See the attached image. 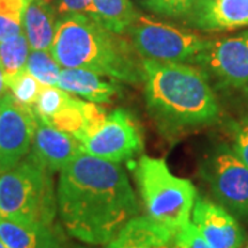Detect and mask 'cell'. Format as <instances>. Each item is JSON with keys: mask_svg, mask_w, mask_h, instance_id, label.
<instances>
[{"mask_svg": "<svg viewBox=\"0 0 248 248\" xmlns=\"http://www.w3.org/2000/svg\"><path fill=\"white\" fill-rule=\"evenodd\" d=\"M57 204L66 232L93 246L109 244L138 213L123 167L83 149L60 171Z\"/></svg>", "mask_w": 248, "mask_h": 248, "instance_id": "1", "label": "cell"}, {"mask_svg": "<svg viewBox=\"0 0 248 248\" xmlns=\"http://www.w3.org/2000/svg\"><path fill=\"white\" fill-rule=\"evenodd\" d=\"M142 66L146 108L163 133H185L218 119L219 104L202 68L152 60H142Z\"/></svg>", "mask_w": 248, "mask_h": 248, "instance_id": "2", "label": "cell"}, {"mask_svg": "<svg viewBox=\"0 0 248 248\" xmlns=\"http://www.w3.org/2000/svg\"><path fill=\"white\" fill-rule=\"evenodd\" d=\"M50 53L61 68L86 69L125 84L143 83L142 58L131 42L84 14H72L57 21Z\"/></svg>", "mask_w": 248, "mask_h": 248, "instance_id": "3", "label": "cell"}, {"mask_svg": "<svg viewBox=\"0 0 248 248\" xmlns=\"http://www.w3.org/2000/svg\"><path fill=\"white\" fill-rule=\"evenodd\" d=\"M148 217L174 231L190 222L196 202L195 185L175 177L166 161L152 156H140L128 161Z\"/></svg>", "mask_w": 248, "mask_h": 248, "instance_id": "4", "label": "cell"}, {"mask_svg": "<svg viewBox=\"0 0 248 248\" xmlns=\"http://www.w3.org/2000/svg\"><path fill=\"white\" fill-rule=\"evenodd\" d=\"M57 211L53 172L31 156L0 174V218L51 226Z\"/></svg>", "mask_w": 248, "mask_h": 248, "instance_id": "5", "label": "cell"}, {"mask_svg": "<svg viewBox=\"0 0 248 248\" xmlns=\"http://www.w3.org/2000/svg\"><path fill=\"white\" fill-rule=\"evenodd\" d=\"M127 33L142 60L157 62H195L208 43L193 31L140 16Z\"/></svg>", "mask_w": 248, "mask_h": 248, "instance_id": "6", "label": "cell"}, {"mask_svg": "<svg viewBox=\"0 0 248 248\" xmlns=\"http://www.w3.org/2000/svg\"><path fill=\"white\" fill-rule=\"evenodd\" d=\"M200 175L222 207L248 217V167L232 148L221 145L210 152L200 164Z\"/></svg>", "mask_w": 248, "mask_h": 248, "instance_id": "7", "label": "cell"}, {"mask_svg": "<svg viewBox=\"0 0 248 248\" xmlns=\"http://www.w3.org/2000/svg\"><path fill=\"white\" fill-rule=\"evenodd\" d=\"M195 63L223 89L248 93V29L221 40H208Z\"/></svg>", "mask_w": 248, "mask_h": 248, "instance_id": "8", "label": "cell"}, {"mask_svg": "<svg viewBox=\"0 0 248 248\" xmlns=\"http://www.w3.org/2000/svg\"><path fill=\"white\" fill-rule=\"evenodd\" d=\"M80 143L84 152L117 164L133 160L143 149L141 130L125 109L109 113L105 123Z\"/></svg>", "mask_w": 248, "mask_h": 248, "instance_id": "9", "label": "cell"}, {"mask_svg": "<svg viewBox=\"0 0 248 248\" xmlns=\"http://www.w3.org/2000/svg\"><path fill=\"white\" fill-rule=\"evenodd\" d=\"M36 123L33 108L18 104L9 93L0 99V174L14 169L29 155Z\"/></svg>", "mask_w": 248, "mask_h": 248, "instance_id": "10", "label": "cell"}, {"mask_svg": "<svg viewBox=\"0 0 248 248\" xmlns=\"http://www.w3.org/2000/svg\"><path fill=\"white\" fill-rule=\"evenodd\" d=\"M192 222L211 248H240L244 233L225 207L207 199H196Z\"/></svg>", "mask_w": 248, "mask_h": 248, "instance_id": "11", "label": "cell"}, {"mask_svg": "<svg viewBox=\"0 0 248 248\" xmlns=\"http://www.w3.org/2000/svg\"><path fill=\"white\" fill-rule=\"evenodd\" d=\"M81 151L80 143L72 134L61 131L37 117L29 156L50 172L61 171Z\"/></svg>", "mask_w": 248, "mask_h": 248, "instance_id": "12", "label": "cell"}, {"mask_svg": "<svg viewBox=\"0 0 248 248\" xmlns=\"http://www.w3.org/2000/svg\"><path fill=\"white\" fill-rule=\"evenodd\" d=\"M185 24L203 32L248 27V0H197Z\"/></svg>", "mask_w": 248, "mask_h": 248, "instance_id": "13", "label": "cell"}, {"mask_svg": "<svg viewBox=\"0 0 248 248\" xmlns=\"http://www.w3.org/2000/svg\"><path fill=\"white\" fill-rule=\"evenodd\" d=\"M57 87L94 104H110L122 94L119 81L79 68H62Z\"/></svg>", "mask_w": 248, "mask_h": 248, "instance_id": "14", "label": "cell"}, {"mask_svg": "<svg viewBox=\"0 0 248 248\" xmlns=\"http://www.w3.org/2000/svg\"><path fill=\"white\" fill-rule=\"evenodd\" d=\"M174 229L149 217H134L108 246L112 247L167 248L175 236Z\"/></svg>", "mask_w": 248, "mask_h": 248, "instance_id": "15", "label": "cell"}, {"mask_svg": "<svg viewBox=\"0 0 248 248\" xmlns=\"http://www.w3.org/2000/svg\"><path fill=\"white\" fill-rule=\"evenodd\" d=\"M0 240L6 248H63L51 226L0 218Z\"/></svg>", "mask_w": 248, "mask_h": 248, "instance_id": "16", "label": "cell"}, {"mask_svg": "<svg viewBox=\"0 0 248 248\" xmlns=\"http://www.w3.org/2000/svg\"><path fill=\"white\" fill-rule=\"evenodd\" d=\"M53 6L43 0H29L22 17V32L31 50L50 51L53 46L57 19Z\"/></svg>", "mask_w": 248, "mask_h": 248, "instance_id": "17", "label": "cell"}, {"mask_svg": "<svg viewBox=\"0 0 248 248\" xmlns=\"http://www.w3.org/2000/svg\"><path fill=\"white\" fill-rule=\"evenodd\" d=\"M91 19L116 35L127 33L141 14L130 0H91Z\"/></svg>", "mask_w": 248, "mask_h": 248, "instance_id": "18", "label": "cell"}, {"mask_svg": "<svg viewBox=\"0 0 248 248\" xmlns=\"http://www.w3.org/2000/svg\"><path fill=\"white\" fill-rule=\"evenodd\" d=\"M29 53L31 46L24 32L0 43V63L6 79L25 69Z\"/></svg>", "mask_w": 248, "mask_h": 248, "instance_id": "19", "label": "cell"}, {"mask_svg": "<svg viewBox=\"0 0 248 248\" xmlns=\"http://www.w3.org/2000/svg\"><path fill=\"white\" fill-rule=\"evenodd\" d=\"M25 69L43 86H57L62 71L53 54L45 50H31Z\"/></svg>", "mask_w": 248, "mask_h": 248, "instance_id": "20", "label": "cell"}, {"mask_svg": "<svg viewBox=\"0 0 248 248\" xmlns=\"http://www.w3.org/2000/svg\"><path fill=\"white\" fill-rule=\"evenodd\" d=\"M6 84L18 104L29 108H33L43 87V84L39 83L27 69L6 79Z\"/></svg>", "mask_w": 248, "mask_h": 248, "instance_id": "21", "label": "cell"}, {"mask_svg": "<svg viewBox=\"0 0 248 248\" xmlns=\"http://www.w3.org/2000/svg\"><path fill=\"white\" fill-rule=\"evenodd\" d=\"M71 98L72 95L69 93L57 86H43L37 101L33 105V110L40 120L47 123L71 101Z\"/></svg>", "mask_w": 248, "mask_h": 248, "instance_id": "22", "label": "cell"}, {"mask_svg": "<svg viewBox=\"0 0 248 248\" xmlns=\"http://www.w3.org/2000/svg\"><path fill=\"white\" fill-rule=\"evenodd\" d=\"M143 9L169 18H186L197 0H138Z\"/></svg>", "mask_w": 248, "mask_h": 248, "instance_id": "23", "label": "cell"}, {"mask_svg": "<svg viewBox=\"0 0 248 248\" xmlns=\"http://www.w3.org/2000/svg\"><path fill=\"white\" fill-rule=\"evenodd\" d=\"M167 248H211L202 237L193 222L186 223L175 232V236Z\"/></svg>", "mask_w": 248, "mask_h": 248, "instance_id": "24", "label": "cell"}, {"mask_svg": "<svg viewBox=\"0 0 248 248\" xmlns=\"http://www.w3.org/2000/svg\"><path fill=\"white\" fill-rule=\"evenodd\" d=\"M233 151L248 167V119H243L232 124Z\"/></svg>", "mask_w": 248, "mask_h": 248, "instance_id": "25", "label": "cell"}, {"mask_svg": "<svg viewBox=\"0 0 248 248\" xmlns=\"http://www.w3.org/2000/svg\"><path fill=\"white\" fill-rule=\"evenodd\" d=\"M53 7L55 14L60 17H66L72 14H84L91 17L93 3L91 0H57Z\"/></svg>", "mask_w": 248, "mask_h": 248, "instance_id": "26", "label": "cell"}, {"mask_svg": "<svg viewBox=\"0 0 248 248\" xmlns=\"http://www.w3.org/2000/svg\"><path fill=\"white\" fill-rule=\"evenodd\" d=\"M29 0H0V16L22 24V17Z\"/></svg>", "mask_w": 248, "mask_h": 248, "instance_id": "27", "label": "cell"}, {"mask_svg": "<svg viewBox=\"0 0 248 248\" xmlns=\"http://www.w3.org/2000/svg\"><path fill=\"white\" fill-rule=\"evenodd\" d=\"M19 33H22V24H19L11 18L0 16V43Z\"/></svg>", "mask_w": 248, "mask_h": 248, "instance_id": "28", "label": "cell"}, {"mask_svg": "<svg viewBox=\"0 0 248 248\" xmlns=\"http://www.w3.org/2000/svg\"><path fill=\"white\" fill-rule=\"evenodd\" d=\"M7 93V84H6V78H4V72L0 63V99L4 97V94Z\"/></svg>", "mask_w": 248, "mask_h": 248, "instance_id": "29", "label": "cell"}, {"mask_svg": "<svg viewBox=\"0 0 248 248\" xmlns=\"http://www.w3.org/2000/svg\"><path fill=\"white\" fill-rule=\"evenodd\" d=\"M45 3H47V4H50V6H53V3H55L57 0H43Z\"/></svg>", "mask_w": 248, "mask_h": 248, "instance_id": "30", "label": "cell"}, {"mask_svg": "<svg viewBox=\"0 0 248 248\" xmlns=\"http://www.w3.org/2000/svg\"><path fill=\"white\" fill-rule=\"evenodd\" d=\"M107 248H138V247H112V246H108Z\"/></svg>", "mask_w": 248, "mask_h": 248, "instance_id": "31", "label": "cell"}, {"mask_svg": "<svg viewBox=\"0 0 248 248\" xmlns=\"http://www.w3.org/2000/svg\"><path fill=\"white\" fill-rule=\"evenodd\" d=\"M0 248H6V246H4V244L1 243V240H0Z\"/></svg>", "mask_w": 248, "mask_h": 248, "instance_id": "32", "label": "cell"}, {"mask_svg": "<svg viewBox=\"0 0 248 248\" xmlns=\"http://www.w3.org/2000/svg\"><path fill=\"white\" fill-rule=\"evenodd\" d=\"M246 248H248V244H247V247H246Z\"/></svg>", "mask_w": 248, "mask_h": 248, "instance_id": "33", "label": "cell"}]
</instances>
